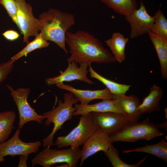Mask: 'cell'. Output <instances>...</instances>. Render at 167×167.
Returning <instances> with one entry per match:
<instances>
[{
  "instance_id": "cell-1",
  "label": "cell",
  "mask_w": 167,
  "mask_h": 167,
  "mask_svg": "<svg viewBox=\"0 0 167 167\" xmlns=\"http://www.w3.org/2000/svg\"><path fill=\"white\" fill-rule=\"evenodd\" d=\"M65 43L71 54L67 59L68 62L109 64L116 61L112 54L100 41L87 31L79 30L74 33L67 31Z\"/></svg>"
},
{
  "instance_id": "cell-2",
  "label": "cell",
  "mask_w": 167,
  "mask_h": 167,
  "mask_svg": "<svg viewBox=\"0 0 167 167\" xmlns=\"http://www.w3.org/2000/svg\"><path fill=\"white\" fill-rule=\"evenodd\" d=\"M38 19L40 23V33L44 38L55 43L67 54L66 35L75 23L74 15L51 8L41 14Z\"/></svg>"
},
{
  "instance_id": "cell-3",
  "label": "cell",
  "mask_w": 167,
  "mask_h": 167,
  "mask_svg": "<svg viewBox=\"0 0 167 167\" xmlns=\"http://www.w3.org/2000/svg\"><path fill=\"white\" fill-rule=\"evenodd\" d=\"M63 99V101L60 99L58 101V105L55 108L41 114L46 119L45 126L54 124L51 133L42 140L43 147L51 148L53 146V139L56 132L63 128L62 126L66 122L72 119L73 113L76 110L73 105L79 102L70 92L64 94Z\"/></svg>"
},
{
  "instance_id": "cell-4",
  "label": "cell",
  "mask_w": 167,
  "mask_h": 167,
  "mask_svg": "<svg viewBox=\"0 0 167 167\" xmlns=\"http://www.w3.org/2000/svg\"><path fill=\"white\" fill-rule=\"evenodd\" d=\"M163 134L147 117L138 122H129L119 131L109 135L111 143L118 142H133L140 140H149Z\"/></svg>"
},
{
  "instance_id": "cell-5",
  "label": "cell",
  "mask_w": 167,
  "mask_h": 167,
  "mask_svg": "<svg viewBox=\"0 0 167 167\" xmlns=\"http://www.w3.org/2000/svg\"><path fill=\"white\" fill-rule=\"evenodd\" d=\"M79 119L78 125L67 135L57 137L53 146L59 149L69 146L78 148L99 127L92 121L90 113L81 115Z\"/></svg>"
},
{
  "instance_id": "cell-6",
  "label": "cell",
  "mask_w": 167,
  "mask_h": 167,
  "mask_svg": "<svg viewBox=\"0 0 167 167\" xmlns=\"http://www.w3.org/2000/svg\"><path fill=\"white\" fill-rule=\"evenodd\" d=\"M40 152L31 160L32 167L36 165L50 167L59 163H66L70 167H77L81 155V149L71 147L62 149H51L47 147Z\"/></svg>"
},
{
  "instance_id": "cell-7",
  "label": "cell",
  "mask_w": 167,
  "mask_h": 167,
  "mask_svg": "<svg viewBox=\"0 0 167 167\" xmlns=\"http://www.w3.org/2000/svg\"><path fill=\"white\" fill-rule=\"evenodd\" d=\"M6 86L18 109L19 114L18 128L21 129L25 124L30 121H35L42 124L45 117L42 115L38 114L28 101L30 89L21 88L15 89L9 85Z\"/></svg>"
},
{
  "instance_id": "cell-8",
  "label": "cell",
  "mask_w": 167,
  "mask_h": 167,
  "mask_svg": "<svg viewBox=\"0 0 167 167\" xmlns=\"http://www.w3.org/2000/svg\"><path fill=\"white\" fill-rule=\"evenodd\" d=\"M15 0L18 6L17 16L18 28L23 35V42L27 45L30 42V36L36 37L39 34L40 22L33 15L30 4L27 3L25 0Z\"/></svg>"
},
{
  "instance_id": "cell-9",
  "label": "cell",
  "mask_w": 167,
  "mask_h": 167,
  "mask_svg": "<svg viewBox=\"0 0 167 167\" xmlns=\"http://www.w3.org/2000/svg\"><path fill=\"white\" fill-rule=\"evenodd\" d=\"M16 130L13 136L7 141L0 143V162H4L5 157L8 155L14 157L17 155L28 156L31 153H37L42 144L39 141L25 142L19 138L20 131Z\"/></svg>"
},
{
  "instance_id": "cell-10",
  "label": "cell",
  "mask_w": 167,
  "mask_h": 167,
  "mask_svg": "<svg viewBox=\"0 0 167 167\" xmlns=\"http://www.w3.org/2000/svg\"><path fill=\"white\" fill-rule=\"evenodd\" d=\"M125 19L130 25L129 36L131 39L148 34L151 32L155 21L154 16L148 14L142 0H140L139 8L125 16Z\"/></svg>"
},
{
  "instance_id": "cell-11",
  "label": "cell",
  "mask_w": 167,
  "mask_h": 167,
  "mask_svg": "<svg viewBox=\"0 0 167 167\" xmlns=\"http://www.w3.org/2000/svg\"><path fill=\"white\" fill-rule=\"evenodd\" d=\"M90 113L93 122L109 135L119 131L129 122L121 113L112 112Z\"/></svg>"
},
{
  "instance_id": "cell-12",
  "label": "cell",
  "mask_w": 167,
  "mask_h": 167,
  "mask_svg": "<svg viewBox=\"0 0 167 167\" xmlns=\"http://www.w3.org/2000/svg\"><path fill=\"white\" fill-rule=\"evenodd\" d=\"M111 144L109 135L99 127L83 145L80 166L85 160L97 152H105Z\"/></svg>"
},
{
  "instance_id": "cell-13",
  "label": "cell",
  "mask_w": 167,
  "mask_h": 167,
  "mask_svg": "<svg viewBox=\"0 0 167 167\" xmlns=\"http://www.w3.org/2000/svg\"><path fill=\"white\" fill-rule=\"evenodd\" d=\"M78 67L77 64L74 62H68L66 69L58 76L46 78L45 82L48 85L57 84L64 82H69L78 80L92 84L94 82L87 77L89 72L87 69L89 64L86 63L79 64Z\"/></svg>"
},
{
  "instance_id": "cell-14",
  "label": "cell",
  "mask_w": 167,
  "mask_h": 167,
  "mask_svg": "<svg viewBox=\"0 0 167 167\" xmlns=\"http://www.w3.org/2000/svg\"><path fill=\"white\" fill-rule=\"evenodd\" d=\"M56 85L60 89L71 92L81 104H88L90 101L95 99H112L114 96L106 87L101 90H91L78 89L63 83Z\"/></svg>"
},
{
  "instance_id": "cell-15",
  "label": "cell",
  "mask_w": 167,
  "mask_h": 167,
  "mask_svg": "<svg viewBox=\"0 0 167 167\" xmlns=\"http://www.w3.org/2000/svg\"><path fill=\"white\" fill-rule=\"evenodd\" d=\"M112 99L122 109L124 114L129 122H138L141 116L138 110L140 102L136 96H128L124 94H114Z\"/></svg>"
},
{
  "instance_id": "cell-16",
  "label": "cell",
  "mask_w": 167,
  "mask_h": 167,
  "mask_svg": "<svg viewBox=\"0 0 167 167\" xmlns=\"http://www.w3.org/2000/svg\"><path fill=\"white\" fill-rule=\"evenodd\" d=\"M76 110L73 113V116L85 115L92 112H114L124 114L122 109L112 99H106L92 105L75 104Z\"/></svg>"
},
{
  "instance_id": "cell-17",
  "label": "cell",
  "mask_w": 167,
  "mask_h": 167,
  "mask_svg": "<svg viewBox=\"0 0 167 167\" xmlns=\"http://www.w3.org/2000/svg\"><path fill=\"white\" fill-rule=\"evenodd\" d=\"M163 93L162 89L156 84L151 88L148 95L139 105L138 110L141 115L145 113H150L155 111H159L161 109L160 102Z\"/></svg>"
},
{
  "instance_id": "cell-18",
  "label": "cell",
  "mask_w": 167,
  "mask_h": 167,
  "mask_svg": "<svg viewBox=\"0 0 167 167\" xmlns=\"http://www.w3.org/2000/svg\"><path fill=\"white\" fill-rule=\"evenodd\" d=\"M129 39L119 32L113 33L111 37L105 41L116 61L121 63L125 60V49Z\"/></svg>"
},
{
  "instance_id": "cell-19",
  "label": "cell",
  "mask_w": 167,
  "mask_h": 167,
  "mask_svg": "<svg viewBox=\"0 0 167 167\" xmlns=\"http://www.w3.org/2000/svg\"><path fill=\"white\" fill-rule=\"evenodd\" d=\"M149 36L155 48L159 58L161 74L164 79L167 78V39L155 35L151 32Z\"/></svg>"
},
{
  "instance_id": "cell-20",
  "label": "cell",
  "mask_w": 167,
  "mask_h": 167,
  "mask_svg": "<svg viewBox=\"0 0 167 167\" xmlns=\"http://www.w3.org/2000/svg\"><path fill=\"white\" fill-rule=\"evenodd\" d=\"M123 153H127L133 152H145L151 154L162 159L167 163V142L162 138L158 143L153 145L145 144L141 147H138L129 150H124Z\"/></svg>"
},
{
  "instance_id": "cell-21",
  "label": "cell",
  "mask_w": 167,
  "mask_h": 167,
  "mask_svg": "<svg viewBox=\"0 0 167 167\" xmlns=\"http://www.w3.org/2000/svg\"><path fill=\"white\" fill-rule=\"evenodd\" d=\"M115 12L127 16L137 9L136 0H100Z\"/></svg>"
},
{
  "instance_id": "cell-22",
  "label": "cell",
  "mask_w": 167,
  "mask_h": 167,
  "mask_svg": "<svg viewBox=\"0 0 167 167\" xmlns=\"http://www.w3.org/2000/svg\"><path fill=\"white\" fill-rule=\"evenodd\" d=\"M16 114L10 110L0 112V143L6 141L14 127Z\"/></svg>"
},
{
  "instance_id": "cell-23",
  "label": "cell",
  "mask_w": 167,
  "mask_h": 167,
  "mask_svg": "<svg viewBox=\"0 0 167 167\" xmlns=\"http://www.w3.org/2000/svg\"><path fill=\"white\" fill-rule=\"evenodd\" d=\"M88 66L90 77L97 79L104 84L113 94H125L131 87L130 85L118 83L109 80L95 71L91 66V64H89Z\"/></svg>"
},
{
  "instance_id": "cell-24",
  "label": "cell",
  "mask_w": 167,
  "mask_h": 167,
  "mask_svg": "<svg viewBox=\"0 0 167 167\" xmlns=\"http://www.w3.org/2000/svg\"><path fill=\"white\" fill-rule=\"evenodd\" d=\"M49 45L48 41L40 33L32 41L27 45L25 48L13 56L11 59L15 61L35 49L47 47Z\"/></svg>"
},
{
  "instance_id": "cell-25",
  "label": "cell",
  "mask_w": 167,
  "mask_h": 167,
  "mask_svg": "<svg viewBox=\"0 0 167 167\" xmlns=\"http://www.w3.org/2000/svg\"><path fill=\"white\" fill-rule=\"evenodd\" d=\"M104 152L113 167H139L148 156V155L146 156L136 164L131 165L125 163L120 159L118 151L112 143L107 150Z\"/></svg>"
},
{
  "instance_id": "cell-26",
  "label": "cell",
  "mask_w": 167,
  "mask_h": 167,
  "mask_svg": "<svg viewBox=\"0 0 167 167\" xmlns=\"http://www.w3.org/2000/svg\"><path fill=\"white\" fill-rule=\"evenodd\" d=\"M154 16L155 21L150 32L167 39V19L165 17L159 9Z\"/></svg>"
},
{
  "instance_id": "cell-27",
  "label": "cell",
  "mask_w": 167,
  "mask_h": 167,
  "mask_svg": "<svg viewBox=\"0 0 167 167\" xmlns=\"http://www.w3.org/2000/svg\"><path fill=\"white\" fill-rule=\"evenodd\" d=\"M0 4L6 11L9 16L18 28L17 19L18 6L15 0H0Z\"/></svg>"
},
{
  "instance_id": "cell-28",
  "label": "cell",
  "mask_w": 167,
  "mask_h": 167,
  "mask_svg": "<svg viewBox=\"0 0 167 167\" xmlns=\"http://www.w3.org/2000/svg\"><path fill=\"white\" fill-rule=\"evenodd\" d=\"M13 60L11 59L6 62L0 63V83L6 79L14 67Z\"/></svg>"
},
{
  "instance_id": "cell-29",
  "label": "cell",
  "mask_w": 167,
  "mask_h": 167,
  "mask_svg": "<svg viewBox=\"0 0 167 167\" xmlns=\"http://www.w3.org/2000/svg\"><path fill=\"white\" fill-rule=\"evenodd\" d=\"M2 34L6 39L11 41L17 39L19 36V35L16 31L13 30L6 31Z\"/></svg>"
},
{
  "instance_id": "cell-30",
  "label": "cell",
  "mask_w": 167,
  "mask_h": 167,
  "mask_svg": "<svg viewBox=\"0 0 167 167\" xmlns=\"http://www.w3.org/2000/svg\"><path fill=\"white\" fill-rule=\"evenodd\" d=\"M19 158L18 167H27V161L28 159V156L24 155H19Z\"/></svg>"
},
{
  "instance_id": "cell-31",
  "label": "cell",
  "mask_w": 167,
  "mask_h": 167,
  "mask_svg": "<svg viewBox=\"0 0 167 167\" xmlns=\"http://www.w3.org/2000/svg\"><path fill=\"white\" fill-rule=\"evenodd\" d=\"M58 167H70V165L69 164L67 163H65L64 164H63L62 165H58L57 166Z\"/></svg>"
},
{
  "instance_id": "cell-32",
  "label": "cell",
  "mask_w": 167,
  "mask_h": 167,
  "mask_svg": "<svg viewBox=\"0 0 167 167\" xmlns=\"http://www.w3.org/2000/svg\"></svg>"
}]
</instances>
